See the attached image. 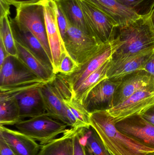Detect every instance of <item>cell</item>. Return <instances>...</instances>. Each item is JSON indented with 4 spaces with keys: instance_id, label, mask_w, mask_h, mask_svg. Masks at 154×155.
<instances>
[{
    "instance_id": "6da1fadb",
    "label": "cell",
    "mask_w": 154,
    "mask_h": 155,
    "mask_svg": "<svg viewBox=\"0 0 154 155\" xmlns=\"http://www.w3.org/2000/svg\"><path fill=\"white\" fill-rule=\"evenodd\" d=\"M90 126L96 132L104 145L113 155H146L154 152L124 134L117 128L107 110L90 113Z\"/></svg>"
},
{
    "instance_id": "7a4b0ae2",
    "label": "cell",
    "mask_w": 154,
    "mask_h": 155,
    "mask_svg": "<svg viewBox=\"0 0 154 155\" xmlns=\"http://www.w3.org/2000/svg\"><path fill=\"white\" fill-rule=\"evenodd\" d=\"M35 75L18 58L9 55L0 66V96L15 97L47 83Z\"/></svg>"
},
{
    "instance_id": "3957f363",
    "label": "cell",
    "mask_w": 154,
    "mask_h": 155,
    "mask_svg": "<svg viewBox=\"0 0 154 155\" xmlns=\"http://www.w3.org/2000/svg\"><path fill=\"white\" fill-rule=\"evenodd\" d=\"M115 37L120 46L113 56L133 54L154 48V29L151 15L142 16L123 27H117Z\"/></svg>"
},
{
    "instance_id": "277c9868",
    "label": "cell",
    "mask_w": 154,
    "mask_h": 155,
    "mask_svg": "<svg viewBox=\"0 0 154 155\" xmlns=\"http://www.w3.org/2000/svg\"><path fill=\"white\" fill-rule=\"evenodd\" d=\"M17 130L46 144L67 131V124L56 120L46 114L23 120L14 125Z\"/></svg>"
},
{
    "instance_id": "5b68a950",
    "label": "cell",
    "mask_w": 154,
    "mask_h": 155,
    "mask_svg": "<svg viewBox=\"0 0 154 155\" xmlns=\"http://www.w3.org/2000/svg\"><path fill=\"white\" fill-rule=\"evenodd\" d=\"M63 42L67 53L79 66L93 56L103 45L93 35L70 25Z\"/></svg>"
},
{
    "instance_id": "8992f818",
    "label": "cell",
    "mask_w": 154,
    "mask_h": 155,
    "mask_svg": "<svg viewBox=\"0 0 154 155\" xmlns=\"http://www.w3.org/2000/svg\"><path fill=\"white\" fill-rule=\"evenodd\" d=\"M15 18L20 23L26 26L39 41L52 61L46 32L44 8L42 0L18 6L16 8Z\"/></svg>"
},
{
    "instance_id": "52a82bcc",
    "label": "cell",
    "mask_w": 154,
    "mask_h": 155,
    "mask_svg": "<svg viewBox=\"0 0 154 155\" xmlns=\"http://www.w3.org/2000/svg\"><path fill=\"white\" fill-rule=\"evenodd\" d=\"M120 45V41L115 37L112 41L103 44L93 56L80 65L73 73L68 75L60 74L69 85L73 93L87 78L112 58Z\"/></svg>"
},
{
    "instance_id": "ba28073f",
    "label": "cell",
    "mask_w": 154,
    "mask_h": 155,
    "mask_svg": "<svg viewBox=\"0 0 154 155\" xmlns=\"http://www.w3.org/2000/svg\"><path fill=\"white\" fill-rule=\"evenodd\" d=\"M93 36L104 44L115 40L117 26L104 12L86 0H78Z\"/></svg>"
},
{
    "instance_id": "9c48e42d",
    "label": "cell",
    "mask_w": 154,
    "mask_h": 155,
    "mask_svg": "<svg viewBox=\"0 0 154 155\" xmlns=\"http://www.w3.org/2000/svg\"><path fill=\"white\" fill-rule=\"evenodd\" d=\"M44 8L46 32L55 74L58 73L61 61L67 53L57 24L54 0H42Z\"/></svg>"
},
{
    "instance_id": "30bf717a",
    "label": "cell",
    "mask_w": 154,
    "mask_h": 155,
    "mask_svg": "<svg viewBox=\"0 0 154 155\" xmlns=\"http://www.w3.org/2000/svg\"><path fill=\"white\" fill-rule=\"evenodd\" d=\"M154 106V90H143L107 111L116 124L131 117L142 115Z\"/></svg>"
},
{
    "instance_id": "8fae6325",
    "label": "cell",
    "mask_w": 154,
    "mask_h": 155,
    "mask_svg": "<svg viewBox=\"0 0 154 155\" xmlns=\"http://www.w3.org/2000/svg\"><path fill=\"white\" fill-rule=\"evenodd\" d=\"M154 49L133 54L113 56L108 70V78L119 80L135 72L143 71L145 64Z\"/></svg>"
},
{
    "instance_id": "7c38bea8",
    "label": "cell",
    "mask_w": 154,
    "mask_h": 155,
    "mask_svg": "<svg viewBox=\"0 0 154 155\" xmlns=\"http://www.w3.org/2000/svg\"><path fill=\"white\" fill-rule=\"evenodd\" d=\"M121 81L108 78L102 80L89 93L83 106L90 113L112 108L116 91Z\"/></svg>"
},
{
    "instance_id": "4fadbf2b",
    "label": "cell",
    "mask_w": 154,
    "mask_h": 155,
    "mask_svg": "<svg viewBox=\"0 0 154 155\" xmlns=\"http://www.w3.org/2000/svg\"><path fill=\"white\" fill-rule=\"evenodd\" d=\"M121 133L154 150V125L141 115L134 116L116 123Z\"/></svg>"
},
{
    "instance_id": "5bb4252c",
    "label": "cell",
    "mask_w": 154,
    "mask_h": 155,
    "mask_svg": "<svg viewBox=\"0 0 154 155\" xmlns=\"http://www.w3.org/2000/svg\"><path fill=\"white\" fill-rule=\"evenodd\" d=\"M154 90V76L145 71L133 73L122 78L118 87L113 102V107L139 91Z\"/></svg>"
},
{
    "instance_id": "9a60e30c",
    "label": "cell",
    "mask_w": 154,
    "mask_h": 155,
    "mask_svg": "<svg viewBox=\"0 0 154 155\" xmlns=\"http://www.w3.org/2000/svg\"><path fill=\"white\" fill-rule=\"evenodd\" d=\"M0 138L8 146L14 155H37L41 148L36 140L18 130L0 125Z\"/></svg>"
},
{
    "instance_id": "2e32d148",
    "label": "cell",
    "mask_w": 154,
    "mask_h": 155,
    "mask_svg": "<svg viewBox=\"0 0 154 155\" xmlns=\"http://www.w3.org/2000/svg\"><path fill=\"white\" fill-rule=\"evenodd\" d=\"M9 20L14 40L28 48L44 64L53 69L52 61L35 35L15 18H10Z\"/></svg>"
},
{
    "instance_id": "e0dca14e",
    "label": "cell",
    "mask_w": 154,
    "mask_h": 155,
    "mask_svg": "<svg viewBox=\"0 0 154 155\" xmlns=\"http://www.w3.org/2000/svg\"><path fill=\"white\" fill-rule=\"evenodd\" d=\"M46 114L70 126L63 98L52 81L39 87Z\"/></svg>"
},
{
    "instance_id": "ac0fdd59",
    "label": "cell",
    "mask_w": 154,
    "mask_h": 155,
    "mask_svg": "<svg viewBox=\"0 0 154 155\" xmlns=\"http://www.w3.org/2000/svg\"><path fill=\"white\" fill-rule=\"evenodd\" d=\"M109 17L117 27L126 26L141 16L117 0H86Z\"/></svg>"
},
{
    "instance_id": "d6986e66",
    "label": "cell",
    "mask_w": 154,
    "mask_h": 155,
    "mask_svg": "<svg viewBox=\"0 0 154 155\" xmlns=\"http://www.w3.org/2000/svg\"><path fill=\"white\" fill-rule=\"evenodd\" d=\"M39 87L25 90L15 97L23 120L46 114Z\"/></svg>"
},
{
    "instance_id": "ffe728a7",
    "label": "cell",
    "mask_w": 154,
    "mask_h": 155,
    "mask_svg": "<svg viewBox=\"0 0 154 155\" xmlns=\"http://www.w3.org/2000/svg\"><path fill=\"white\" fill-rule=\"evenodd\" d=\"M17 58L35 75L49 83L54 79L55 74L53 69L44 64L30 50L15 41Z\"/></svg>"
},
{
    "instance_id": "44dd1931",
    "label": "cell",
    "mask_w": 154,
    "mask_h": 155,
    "mask_svg": "<svg viewBox=\"0 0 154 155\" xmlns=\"http://www.w3.org/2000/svg\"><path fill=\"white\" fill-rule=\"evenodd\" d=\"M77 129H68L61 137L41 146L37 155H74L73 138Z\"/></svg>"
},
{
    "instance_id": "7402d4cb",
    "label": "cell",
    "mask_w": 154,
    "mask_h": 155,
    "mask_svg": "<svg viewBox=\"0 0 154 155\" xmlns=\"http://www.w3.org/2000/svg\"><path fill=\"white\" fill-rule=\"evenodd\" d=\"M54 1L63 12L70 25L77 27L85 32L93 35L87 24L78 0H54Z\"/></svg>"
},
{
    "instance_id": "603a6c76",
    "label": "cell",
    "mask_w": 154,
    "mask_h": 155,
    "mask_svg": "<svg viewBox=\"0 0 154 155\" xmlns=\"http://www.w3.org/2000/svg\"><path fill=\"white\" fill-rule=\"evenodd\" d=\"M64 102L71 127L80 128L90 127V113L86 110L82 104L73 97Z\"/></svg>"
},
{
    "instance_id": "cb8c5ba5",
    "label": "cell",
    "mask_w": 154,
    "mask_h": 155,
    "mask_svg": "<svg viewBox=\"0 0 154 155\" xmlns=\"http://www.w3.org/2000/svg\"><path fill=\"white\" fill-rule=\"evenodd\" d=\"M111 59L107 61L99 69L90 74L73 92V98L83 104L90 91L100 82L108 78L107 72Z\"/></svg>"
},
{
    "instance_id": "d4e9b609",
    "label": "cell",
    "mask_w": 154,
    "mask_h": 155,
    "mask_svg": "<svg viewBox=\"0 0 154 155\" xmlns=\"http://www.w3.org/2000/svg\"><path fill=\"white\" fill-rule=\"evenodd\" d=\"M22 120L15 97L0 96V125H15Z\"/></svg>"
},
{
    "instance_id": "484cf974",
    "label": "cell",
    "mask_w": 154,
    "mask_h": 155,
    "mask_svg": "<svg viewBox=\"0 0 154 155\" xmlns=\"http://www.w3.org/2000/svg\"><path fill=\"white\" fill-rule=\"evenodd\" d=\"M80 134L84 145L93 155H112L92 127L80 128Z\"/></svg>"
},
{
    "instance_id": "4316f807",
    "label": "cell",
    "mask_w": 154,
    "mask_h": 155,
    "mask_svg": "<svg viewBox=\"0 0 154 155\" xmlns=\"http://www.w3.org/2000/svg\"><path fill=\"white\" fill-rule=\"evenodd\" d=\"M0 41L3 44L8 55L17 58V49L9 15L0 17Z\"/></svg>"
},
{
    "instance_id": "83f0119b",
    "label": "cell",
    "mask_w": 154,
    "mask_h": 155,
    "mask_svg": "<svg viewBox=\"0 0 154 155\" xmlns=\"http://www.w3.org/2000/svg\"><path fill=\"white\" fill-rule=\"evenodd\" d=\"M139 16L150 15L154 8V0H117Z\"/></svg>"
},
{
    "instance_id": "f1b7e54d",
    "label": "cell",
    "mask_w": 154,
    "mask_h": 155,
    "mask_svg": "<svg viewBox=\"0 0 154 155\" xmlns=\"http://www.w3.org/2000/svg\"><path fill=\"white\" fill-rule=\"evenodd\" d=\"M78 67L77 63L66 53L61 59L58 73L66 75H70L74 72Z\"/></svg>"
},
{
    "instance_id": "f546056e",
    "label": "cell",
    "mask_w": 154,
    "mask_h": 155,
    "mask_svg": "<svg viewBox=\"0 0 154 155\" xmlns=\"http://www.w3.org/2000/svg\"><path fill=\"white\" fill-rule=\"evenodd\" d=\"M55 11H56L57 24H58L61 35L63 40L68 28L69 26V24L61 9L56 3H55Z\"/></svg>"
},
{
    "instance_id": "4dcf8cb0",
    "label": "cell",
    "mask_w": 154,
    "mask_h": 155,
    "mask_svg": "<svg viewBox=\"0 0 154 155\" xmlns=\"http://www.w3.org/2000/svg\"><path fill=\"white\" fill-rule=\"evenodd\" d=\"M74 155H86L85 145L80 134V128H77L73 138Z\"/></svg>"
},
{
    "instance_id": "1f68e13d",
    "label": "cell",
    "mask_w": 154,
    "mask_h": 155,
    "mask_svg": "<svg viewBox=\"0 0 154 155\" xmlns=\"http://www.w3.org/2000/svg\"><path fill=\"white\" fill-rule=\"evenodd\" d=\"M143 71L154 76V49L145 64Z\"/></svg>"
},
{
    "instance_id": "d6a6232c",
    "label": "cell",
    "mask_w": 154,
    "mask_h": 155,
    "mask_svg": "<svg viewBox=\"0 0 154 155\" xmlns=\"http://www.w3.org/2000/svg\"><path fill=\"white\" fill-rule=\"evenodd\" d=\"M0 4H1L0 17L5 16V15H9L10 14V9L11 5L6 0H0Z\"/></svg>"
},
{
    "instance_id": "836d02e7",
    "label": "cell",
    "mask_w": 154,
    "mask_h": 155,
    "mask_svg": "<svg viewBox=\"0 0 154 155\" xmlns=\"http://www.w3.org/2000/svg\"><path fill=\"white\" fill-rule=\"evenodd\" d=\"M11 5L15 6L16 8L22 5L37 2L42 0H6Z\"/></svg>"
},
{
    "instance_id": "e575fe53",
    "label": "cell",
    "mask_w": 154,
    "mask_h": 155,
    "mask_svg": "<svg viewBox=\"0 0 154 155\" xmlns=\"http://www.w3.org/2000/svg\"><path fill=\"white\" fill-rule=\"evenodd\" d=\"M0 154L1 155H14L7 144L0 138Z\"/></svg>"
},
{
    "instance_id": "d590c367",
    "label": "cell",
    "mask_w": 154,
    "mask_h": 155,
    "mask_svg": "<svg viewBox=\"0 0 154 155\" xmlns=\"http://www.w3.org/2000/svg\"><path fill=\"white\" fill-rule=\"evenodd\" d=\"M141 116L146 121L154 125V106Z\"/></svg>"
},
{
    "instance_id": "8d00e7d4",
    "label": "cell",
    "mask_w": 154,
    "mask_h": 155,
    "mask_svg": "<svg viewBox=\"0 0 154 155\" xmlns=\"http://www.w3.org/2000/svg\"><path fill=\"white\" fill-rule=\"evenodd\" d=\"M9 56L4 46L0 41V66H2L7 56Z\"/></svg>"
},
{
    "instance_id": "74e56055",
    "label": "cell",
    "mask_w": 154,
    "mask_h": 155,
    "mask_svg": "<svg viewBox=\"0 0 154 155\" xmlns=\"http://www.w3.org/2000/svg\"><path fill=\"white\" fill-rule=\"evenodd\" d=\"M151 21H152V24L153 26L154 29V8L152 12L151 15Z\"/></svg>"
},
{
    "instance_id": "f35d334b",
    "label": "cell",
    "mask_w": 154,
    "mask_h": 155,
    "mask_svg": "<svg viewBox=\"0 0 154 155\" xmlns=\"http://www.w3.org/2000/svg\"><path fill=\"white\" fill-rule=\"evenodd\" d=\"M85 152H86V155H94L88 149L87 147H86L85 146Z\"/></svg>"
},
{
    "instance_id": "ab89813d",
    "label": "cell",
    "mask_w": 154,
    "mask_h": 155,
    "mask_svg": "<svg viewBox=\"0 0 154 155\" xmlns=\"http://www.w3.org/2000/svg\"><path fill=\"white\" fill-rule=\"evenodd\" d=\"M146 155H154V152L149 153L147 154Z\"/></svg>"
},
{
    "instance_id": "60d3db41",
    "label": "cell",
    "mask_w": 154,
    "mask_h": 155,
    "mask_svg": "<svg viewBox=\"0 0 154 155\" xmlns=\"http://www.w3.org/2000/svg\"></svg>"
}]
</instances>
